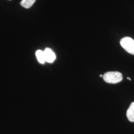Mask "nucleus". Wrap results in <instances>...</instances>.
Listing matches in <instances>:
<instances>
[{"label": "nucleus", "instance_id": "obj_1", "mask_svg": "<svg viewBox=\"0 0 134 134\" xmlns=\"http://www.w3.org/2000/svg\"><path fill=\"white\" fill-rule=\"evenodd\" d=\"M103 78L104 81L109 83H117L122 81L123 76L118 72H108L105 73Z\"/></svg>", "mask_w": 134, "mask_h": 134}, {"label": "nucleus", "instance_id": "obj_2", "mask_svg": "<svg viewBox=\"0 0 134 134\" xmlns=\"http://www.w3.org/2000/svg\"><path fill=\"white\" fill-rule=\"evenodd\" d=\"M121 46L128 53L134 55V40L129 37H125L120 41Z\"/></svg>", "mask_w": 134, "mask_h": 134}, {"label": "nucleus", "instance_id": "obj_3", "mask_svg": "<svg viewBox=\"0 0 134 134\" xmlns=\"http://www.w3.org/2000/svg\"><path fill=\"white\" fill-rule=\"evenodd\" d=\"M44 53L46 62L52 63L56 59V55L51 49L46 48L44 51Z\"/></svg>", "mask_w": 134, "mask_h": 134}, {"label": "nucleus", "instance_id": "obj_4", "mask_svg": "<svg viewBox=\"0 0 134 134\" xmlns=\"http://www.w3.org/2000/svg\"><path fill=\"white\" fill-rule=\"evenodd\" d=\"M127 117L130 122H134V102L130 104L127 110Z\"/></svg>", "mask_w": 134, "mask_h": 134}, {"label": "nucleus", "instance_id": "obj_5", "mask_svg": "<svg viewBox=\"0 0 134 134\" xmlns=\"http://www.w3.org/2000/svg\"><path fill=\"white\" fill-rule=\"evenodd\" d=\"M36 0H22L20 2V5L25 9H29L31 8Z\"/></svg>", "mask_w": 134, "mask_h": 134}, {"label": "nucleus", "instance_id": "obj_6", "mask_svg": "<svg viewBox=\"0 0 134 134\" xmlns=\"http://www.w3.org/2000/svg\"><path fill=\"white\" fill-rule=\"evenodd\" d=\"M35 54H36V56L37 57V59L40 63L44 64L46 62L44 51L42 50H38L36 52Z\"/></svg>", "mask_w": 134, "mask_h": 134}, {"label": "nucleus", "instance_id": "obj_7", "mask_svg": "<svg viewBox=\"0 0 134 134\" xmlns=\"http://www.w3.org/2000/svg\"><path fill=\"white\" fill-rule=\"evenodd\" d=\"M127 79H129L130 81H131V79H130V77H127Z\"/></svg>", "mask_w": 134, "mask_h": 134}]
</instances>
